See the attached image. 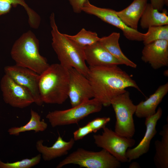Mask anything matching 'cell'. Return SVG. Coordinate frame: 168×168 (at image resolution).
<instances>
[{
    "label": "cell",
    "instance_id": "obj_12",
    "mask_svg": "<svg viewBox=\"0 0 168 168\" xmlns=\"http://www.w3.org/2000/svg\"><path fill=\"white\" fill-rule=\"evenodd\" d=\"M68 69V98H69L72 107L94 98L92 87L87 78L73 68H70Z\"/></svg>",
    "mask_w": 168,
    "mask_h": 168
},
{
    "label": "cell",
    "instance_id": "obj_3",
    "mask_svg": "<svg viewBox=\"0 0 168 168\" xmlns=\"http://www.w3.org/2000/svg\"><path fill=\"white\" fill-rule=\"evenodd\" d=\"M50 22L52 45L59 63L68 68L72 67L87 77L89 68L86 63L84 47L77 45L59 31L53 13L50 16Z\"/></svg>",
    "mask_w": 168,
    "mask_h": 168
},
{
    "label": "cell",
    "instance_id": "obj_14",
    "mask_svg": "<svg viewBox=\"0 0 168 168\" xmlns=\"http://www.w3.org/2000/svg\"><path fill=\"white\" fill-rule=\"evenodd\" d=\"M142 60L154 69L168 66V40H158L144 45Z\"/></svg>",
    "mask_w": 168,
    "mask_h": 168
},
{
    "label": "cell",
    "instance_id": "obj_2",
    "mask_svg": "<svg viewBox=\"0 0 168 168\" xmlns=\"http://www.w3.org/2000/svg\"><path fill=\"white\" fill-rule=\"evenodd\" d=\"M69 84L68 68L60 63L49 65L40 75L39 88L43 103L63 104L68 98Z\"/></svg>",
    "mask_w": 168,
    "mask_h": 168
},
{
    "label": "cell",
    "instance_id": "obj_19",
    "mask_svg": "<svg viewBox=\"0 0 168 168\" xmlns=\"http://www.w3.org/2000/svg\"><path fill=\"white\" fill-rule=\"evenodd\" d=\"M120 34L113 32L108 36L100 38V44L113 56L123 64L133 68L137 67L136 64L128 58L123 53L119 42Z\"/></svg>",
    "mask_w": 168,
    "mask_h": 168
},
{
    "label": "cell",
    "instance_id": "obj_10",
    "mask_svg": "<svg viewBox=\"0 0 168 168\" xmlns=\"http://www.w3.org/2000/svg\"><path fill=\"white\" fill-rule=\"evenodd\" d=\"M4 71L5 74L28 91L34 103L39 106L42 105L43 102L39 88L40 74L29 68L16 64L5 66Z\"/></svg>",
    "mask_w": 168,
    "mask_h": 168
},
{
    "label": "cell",
    "instance_id": "obj_4",
    "mask_svg": "<svg viewBox=\"0 0 168 168\" xmlns=\"http://www.w3.org/2000/svg\"><path fill=\"white\" fill-rule=\"evenodd\" d=\"M11 55L16 64L31 69L39 74L49 66L39 51V42L31 31L23 34L14 43Z\"/></svg>",
    "mask_w": 168,
    "mask_h": 168
},
{
    "label": "cell",
    "instance_id": "obj_17",
    "mask_svg": "<svg viewBox=\"0 0 168 168\" xmlns=\"http://www.w3.org/2000/svg\"><path fill=\"white\" fill-rule=\"evenodd\" d=\"M168 92V82L159 86L148 98L136 105L135 114L136 117L146 118L155 114L157 107Z\"/></svg>",
    "mask_w": 168,
    "mask_h": 168
},
{
    "label": "cell",
    "instance_id": "obj_25",
    "mask_svg": "<svg viewBox=\"0 0 168 168\" xmlns=\"http://www.w3.org/2000/svg\"><path fill=\"white\" fill-rule=\"evenodd\" d=\"M143 33L142 41L144 45L160 40H168V25L151 27Z\"/></svg>",
    "mask_w": 168,
    "mask_h": 168
},
{
    "label": "cell",
    "instance_id": "obj_26",
    "mask_svg": "<svg viewBox=\"0 0 168 168\" xmlns=\"http://www.w3.org/2000/svg\"><path fill=\"white\" fill-rule=\"evenodd\" d=\"M41 158L40 153L31 158H26L12 162H4L0 159V168H30L38 164Z\"/></svg>",
    "mask_w": 168,
    "mask_h": 168
},
{
    "label": "cell",
    "instance_id": "obj_24",
    "mask_svg": "<svg viewBox=\"0 0 168 168\" xmlns=\"http://www.w3.org/2000/svg\"><path fill=\"white\" fill-rule=\"evenodd\" d=\"M65 35L68 38L83 47L98 41L100 39L96 32L87 31L84 28L82 29L75 35H71L67 34H65Z\"/></svg>",
    "mask_w": 168,
    "mask_h": 168
},
{
    "label": "cell",
    "instance_id": "obj_15",
    "mask_svg": "<svg viewBox=\"0 0 168 168\" xmlns=\"http://www.w3.org/2000/svg\"><path fill=\"white\" fill-rule=\"evenodd\" d=\"M86 62L90 66H118L123 64L110 54L99 41L84 47Z\"/></svg>",
    "mask_w": 168,
    "mask_h": 168
},
{
    "label": "cell",
    "instance_id": "obj_8",
    "mask_svg": "<svg viewBox=\"0 0 168 168\" xmlns=\"http://www.w3.org/2000/svg\"><path fill=\"white\" fill-rule=\"evenodd\" d=\"M102 129L101 134L93 135L95 143L98 147L106 150L120 162H128L126 151L134 146L135 140L121 136L105 127Z\"/></svg>",
    "mask_w": 168,
    "mask_h": 168
},
{
    "label": "cell",
    "instance_id": "obj_31",
    "mask_svg": "<svg viewBox=\"0 0 168 168\" xmlns=\"http://www.w3.org/2000/svg\"><path fill=\"white\" fill-rule=\"evenodd\" d=\"M129 167V168H140V166L138 162H133L130 164Z\"/></svg>",
    "mask_w": 168,
    "mask_h": 168
},
{
    "label": "cell",
    "instance_id": "obj_28",
    "mask_svg": "<svg viewBox=\"0 0 168 168\" xmlns=\"http://www.w3.org/2000/svg\"><path fill=\"white\" fill-rule=\"evenodd\" d=\"M93 132L87 124L79 128L73 133V138L75 141L81 140L89 134Z\"/></svg>",
    "mask_w": 168,
    "mask_h": 168
},
{
    "label": "cell",
    "instance_id": "obj_22",
    "mask_svg": "<svg viewBox=\"0 0 168 168\" xmlns=\"http://www.w3.org/2000/svg\"><path fill=\"white\" fill-rule=\"evenodd\" d=\"M30 117L28 122L23 126L9 128L8 132L10 135L18 136L22 132L34 131L35 133L43 132L47 128L48 125L44 120H41L39 114L32 109L30 111Z\"/></svg>",
    "mask_w": 168,
    "mask_h": 168
},
{
    "label": "cell",
    "instance_id": "obj_29",
    "mask_svg": "<svg viewBox=\"0 0 168 168\" xmlns=\"http://www.w3.org/2000/svg\"><path fill=\"white\" fill-rule=\"evenodd\" d=\"M71 5L73 12L80 13L84 3L88 0H68Z\"/></svg>",
    "mask_w": 168,
    "mask_h": 168
},
{
    "label": "cell",
    "instance_id": "obj_18",
    "mask_svg": "<svg viewBox=\"0 0 168 168\" xmlns=\"http://www.w3.org/2000/svg\"><path fill=\"white\" fill-rule=\"evenodd\" d=\"M147 0H134L128 7L116 13L128 27L137 30L138 24L147 4Z\"/></svg>",
    "mask_w": 168,
    "mask_h": 168
},
{
    "label": "cell",
    "instance_id": "obj_13",
    "mask_svg": "<svg viewBox=\"0 0 168 168\" xmlns=\"http://www.w3.org/2000/svg\"><path fill=\"white\" fill-rule=\"evenodd\" d=\"M162 114V109L159 107L155 114L145 118L146 131L143 138L137 146L132 148H128L126 151L128 162L139 158L148 152L151 141L157 133L156 126L157 122Z\"/></svg>",
    "mask_w": 168,
    "mask_h": 168
},
{
    "label": "cell",
    "instance_id": "obj_32",
    "mask_svg": "<svg viewBox=\"0 0 168 168\" xmlns=\"http://www.w3.org/2000/svg\"><path fill=\"white\" fill-rule=\"evenodd\" d=\"M164 76H166V77H167L168 76V70H165L164 72Z\"/></svg>",
    "mask_w": 168,
    "mask_h": 168
},
{
    "label": "cell",
    "instance_id": "obj_11",
    "mask_svg": "<svg viewBox=\"0 0 168 168\" xmlns=\"http://www.w3.org/2000/svg\"><path fill=\"white\" fill-rule=\"evenodd\" d=\"M0 88L4 101L12 107L22 109L34 103L28 91L6 74L1 79Z\"/></svg>",
    "mask_w": 168,
    "mask_h": 168
},
{
    "label": "cell",
    "instance_id": "obj_7",
    "mask_svg": "<svg viewBox=\"0 0 168 168\" xmlns=\"http://www.w3.org/2000/svg\"><path fill=\"white\" fill-rule=\"evenodd\" d=\"M103 106L93 98L69 109L49 112L46 118L53 127L76 124L89 115L99 112Z\"/></svg>",
    "mask_w": 168,
    "mask_h": 168
},
{
    "label": "cell",
    "instance_id": "obj_20",
    "mask_svg": "<svg viewBox=\"0 0 168 168\" xmlns=\"http://www.w3.org/2000/svg\"><path fill=\"white\" fill-rule=\"evenodd\" d=\"M162 12L147 3L140 19V25L143 29L155 26L168 25V16L166 10Z\"/></svg>",
    "mask_w": 168,
    "mask_h": 168
},
{
    "label": "cell",
    "instance_id": "obj_30",
    "mask_svg": "<svg viewBox=\"0 0 168 168\" xmlns=\"http://www.w3.org/2000/svg\"><path fill=\"white\" fill-rule=\"evenodd\" d=\"M151 4L155 8L161 11L165 5L164 0H151Z\"/></svg>",
    "mask_w": 168,
    "mask_h": 168
},
{
    "label": "cell",
    "instance_id": "obj_6",
    "mask_svg": "<svg viewBox=\"0 0 168 168\" xmlns=\"http://www.w3.org/2000/svg\"><path fill=\"white\" fill-rule=\"evenodd\" d=\"M111 105L116 118L114 131L121 136L132 138L135 132L133 115L136 105L130 99L129 92L125 90L114 97L111 101Z\"/></svg>",
    "mask_w": 168,
    "mask_h": 168
},
{
    "label": "cell",
    "instance_id": "obj_16",
    "mask_svg": "<svg viewBox=\"0 0 168 168\" xmlns=\"http://www.w3.org/2000/svg\"><path fill=\"white\" fill-rule=\"evenodd\" d=\"M75 142L73 138L66 141L59 135L51 146L44 145L43 140L40 139L36 142V148L43 160L50 161L67 154L68 151L73 147Z\"/></svg>",
    "mask_w": 168,
    "mask_h": 168
},
{
    "label": "cell",
    "instance_id": "obj_21",
    "mask_svg": "<svg viewBox=\"0 0 168 168\" xmlns=\"http://www.w3.org/2000/svg\"><path fill=\"white\" fill-rule=\"evenodd\" d=\"M161 140L155 141V165L157 168H168V124L164 125L160 132Z\"/></svg>",
    "mask_w": 168,
    "mask_h": 168
},
{
    "label": "cell",
    "instance_id": "obj_23",
    "mask_svg": "<svg viewBox=\"0 0 168 168\" xmlns=\"http://www.w3.org/2000/svg\"><path fill=\"white\" fill-rule=\"evenodd\" d=\"M20 4L23 7L26 11L28 21L30 26L34 28L38 27L40 18L38 14L29 7L24 0H0V16L8 12L12 6Z\"/></svg>",
    "mask_w": 168,
    "mask_h": 168
},
{
    "label": "cell",
    "instance_id": "obj_27",
    "mask_svg": "<svg viewBox=\"0 0 168 168\" xmlns=\"http://www.w3.org/2000/svg\"><path fill=\"white\" fill-rule=\"evenodd\" d=\"M110 120L108 117H98L88 122L87 124L91 128L92 132L96 133L98 130L105 127Z\"/></svg>",
    "mask_w": 168,
    "mask_h": 168
},
{
    "label": "cell",
    "instance_id": "obj_5",
    "mask_svg": "<svg viewBox=\"0 0 168 168\" xmlns=\"http://www.w3.org/2000/svg\"><path fill=\"white\" fill-rule=\"evenodd\" d=\"M87 168H118L121 162L106 150L93 152L79 148L61 161L56 166L61 168L68 164Z\"/></svg>",
    "mask_w": 168,
    "mask_h": 168
},
{
    "label": "cell",
    "instance_id": "obj_9",
    "mask_svg": "<svg viewBox=\"0 0 168 168\" xmlns=\"http://www.w3.org/2000/svg\"><path fill=\"white\" fill-rule=\"evenodd\" d=\"M82 11L87 14L94 15L103 21L120 29L124 36L128 40L142 41L143 33L127 26L116 14L115 11L111 9L96 7L91 4L89 0L84 3Z\"/></svg>",
    "mask_w": 168,
    "mask_h": 168
},
{
    "label": "cell",
    "instance_id": "obj_33",
    "mask_svg": "<svg viewBox=\"0 0 168 168\" xmlns=\"http://www.w3.org/2000/svg\"><path fill=\"white\" fill-rule=\"evenodd\" d=\"M165 4L167 6L168 5V0H164Z\"/></svg>",
    "mask_w": 168,
    "mask_h": 168
},
{
    "label": "cell",
    "instance_id": "obj_1",
    "mask_svg": "<svg viewBox=\"0 0 168 168\" xmlns=\"http://www.w3.org/2000/svg\"><path fill=\"white\" fill-rule=\"evenodd\" d=\"M87 78L91 84L94 98L103 106L111 105L112 100L128 87L142 93L135 81L117 65L88 67Z\"/></svg>",
    "mask_w": 168,
    "mask_h": 168
}]
</instances>
